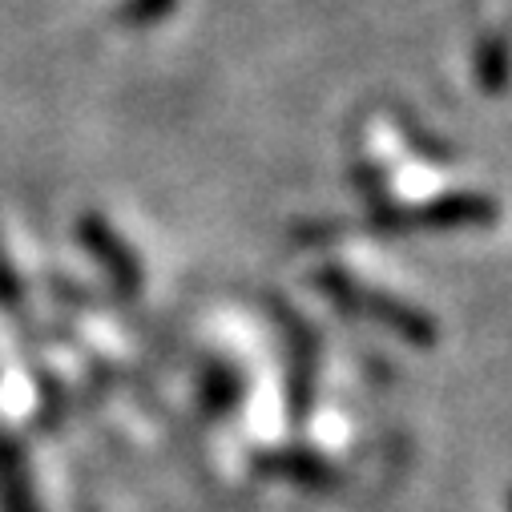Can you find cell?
Masks as SVG:
<instances>
[{"label": "cell", "instance_id": "7a4b0ae2", "mask_svg": "<svg viewBox=\"0 0 512 512\" xmlns=\"http://www.w3.org/2000/svg\"><path fill=\"white\" fill-rule=\"evenodd\" d=\"M0 512H37L25 452L9 436H0Z\"/></svg>", "mask_w": 512, "mask_h": 512}, {"label": "cell", "instance_id": "277c9868", "mask_svg": "<svg viewBox=\"0 0 512 512\" xmlns=\"http://www.w3.org/2000/svg\"><path fill=\"white\" fill-rule=\"evenodd\" d=\"M178 0H125V5L117 9V21L130 25V29H142V25H158L174 13Z\"/></svg>", "mask_w": 512, "mask_h": 512}, {"label": "cell", "instance_id": "5b68a950", "mask_svg": "<svg viewBox=\"0 0 512 512\" xmlns=\"http://www.w3.org/2000/svg\"><path fill=\"white\" fill-rule=\"evenodd\" d=\"M0 307H9V311L21 307V283H17V275L5 259V246H0Z\"/></svg>", "mask_w": 512, "mask_h": 512}, {"label": "cell", "instance_id": "3957f363", "mask_svg": "<svg viewBox=\"0 0 512 512\" xmlns=\"http://www.w3.org/2000/svg\"><path fill=\"white\" fill-rule=\"evenodd\" d=\"M259 468H267L271 476H291L299 484H323L327 480L323 472H331L323 460L303 456V452H271V456H259Z\"/></svg>", "mask_w": 512, "mask_h": 512}, {"label": "cell", "instance_id": "6da1fadb", "mask_svg": "<svg viewBox=\"0 0 512 512\" xmlns=\"http://www.w3.org/2000/svg\"><path fill=\"white\" fill-rule=\"evenodd\" d=\"M77 238L89 246L93 259L117 279V291H121L125 299L138 295V287H142V267H138V259H134V250L125 246L97 214H85V218L77 222Z\"/></svg>", "mask_w": 512, "mask_h": 512}]
</instances>
